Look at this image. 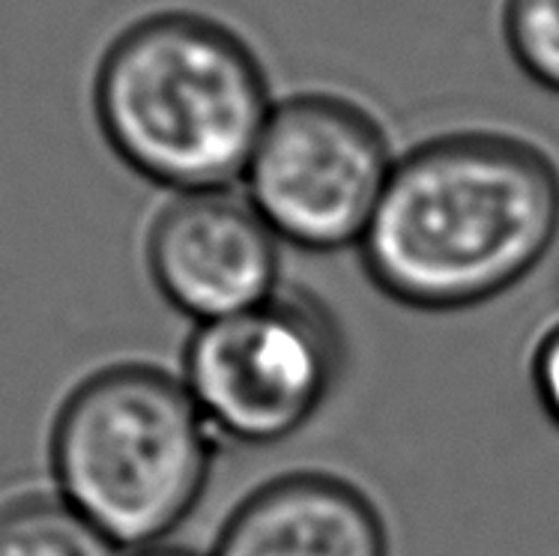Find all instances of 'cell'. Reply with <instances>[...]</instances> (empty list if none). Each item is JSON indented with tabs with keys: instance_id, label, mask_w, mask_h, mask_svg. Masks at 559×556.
I'll return each instance as SVG.
<instances>
[{
	"instance_id": "6da1fadb",
	"label": "cell",
	"mask_w": 559,
	"mask_h": 556,
	"mask_svg": "<svg viewBox=\"0 0 559 556\" xmlns=\"http://www.w3.org/2000/svg\"><path fill=\"white\" fill-rule=\"evenodd\" d=\"M559 239V168L506 132H449L399 153L359 246L377 291L413 311L509 294Z\"/></svg>"
},
{
	"instance_id": "7a4b0ae2",
	"label": "cell",
	"mask_w": 559,
	"mask_h": 556,
	"mask_svg": "<svg viewBox=\"0 0 559 556\" xmlns=\"http://www.w3.org/2000/svg\"><path fill=\"white\" fill-rule=\"evenodd\" d=\"M273 93L258 55L216 19L153 12L111 39L93 117L126 168L165 192L237 189Z\"/></svg>"
},
{
	"instance_id": "3957f363",
	"label": "cell",
	"mask_w": 559,
	"mask_h": 556,
	"mask_svg": "<svg viewBox=\"0 0 559 556\" xmlns=\"http://www.w3.org/2000/svg\"><path fill=\"white\" fill-rule=\"evenodd\" d=\"M218 446L183 377L115 363L63 398L48 466L60 497L135 554L165 545L192 518Z\"/></svg>"
},
{
	"instance_id": "277c9868",
	"label": "cell",
	"mask_w": 559,
	"mask_h": 556,
	"mask_svg": "<svg viewBox=\"0 0 559 556\" xmlns=\"http://www.w3.org/2000/svg\"><path fill=\"white\" fill-rule=\"evenodd\" d=\"M344 368L347 341L332 308L285 284L261 306L194 327L180 377L218 443L263 449L302 431Z\"/></svg>"
},
{
	"instance_id": "5b68a950",
	"label": "cell",
	"mask_w": 559,
	"mask_h": 556,
	"mask_svg": "<svg viewBox=\"0 0 559 556\" xmlns=\"http://www.w3.org/2000/svg\"><path fill=\"white\" fill-rule=\"evenodd\" d=\"M399 153L374 114L335 93L275 99L240 189L285 246L359 249Z\"/></svg>"
},
{
	"instance_id": "8992f818",
	"label": "cell",
	"mask_w": 559,
	"mask_h": 556,
	"mask_svg": "<svg viewBox=\"0 0 559 556\" xmlns=\"http://www.w3.org/2000/svg\"><path fill=\"white\" fill-rule=\"evenodd\" d=\"M159 296L194 327L234 318L285 287V242L242 189L171 194L144 237Z\"/></svg>"
},
{
	"instance_id": "52a82bcc",
	"label": "cell",
	"mask_w": 559,
	"mask_h": 556,
	"mask_svg": "<svg viewBox=\"0 0 559 556\" xmlns=\"http://www.w3.org/2000/svg\"><path fill=\"white\" fill-rule=\"evenodd\" d=\"M204 556H392L383 511L354 478L290 470L249 490Z\"/></svg>"
},
{
	"instance_id": "ba28073f",
	"label": "cell",
	"mask_w": 559,
	"mask_h": 556,
	"mask_svg": "<svg viewBox=\"0 0 559 556\" xmlns=\"http://www.w3.org/2000/svg\"><path fill=\"white\" fill-rule=\"evenodd\" d=\"M0 556H126L58 490L0 500Z\"/></svg>"
},
{
	"instance_id": "9c48e42d",
	"label": "cell",
	"mask_w": 559,
	"mask_h": 556,
	"mask_svg": "<svg viewBox=\"0 0 559 556\" xmlns=\"http://www.w3.org/2000/svg\"><path fill=\"white\" fill-rule=\"evenodd\" d=\"M502 36L526 79L559 93V0H506Z\"/></svg>"
},
{
	"instance_id": "30bf717a",
	"label": "cell",
	"mask_w": 559,
	"mask_h": 556,
	"mask_svg": "<svg viewBox=\"0 0 559 556\" xmlns=\"http://www.w3.org/2000/svg\"><path fill=\"white\" fill-rule=\"evenodd\" d=\"M526 377L542 413L559 428V311L538 323L526 351Z\"/></svg>"
},
{
	"instance_id": "8fae6325",
	"label": "cell",
	"mask_w": 559,
	"mask_h": 556,
	"mask_svg": "<svg viewBox=\"0 0 559 556\" xmlns=\"http://www.w3.org/2000/svg\"><path fill=\"white\" fill-rule=\"evenodd\" d=\"M129 556H204L194 554V551H186V547H174V545H159V547H147V551H135Z\"/></svg>"
}]
</instances>
